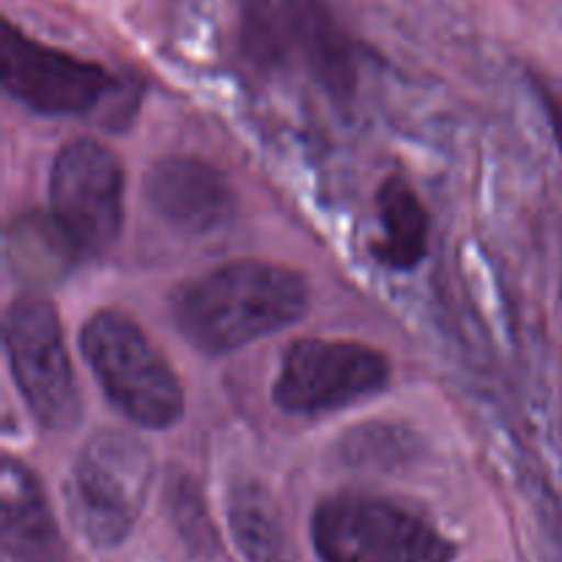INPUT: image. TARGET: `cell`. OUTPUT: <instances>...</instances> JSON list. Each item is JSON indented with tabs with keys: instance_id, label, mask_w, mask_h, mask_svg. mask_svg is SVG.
I'll return each mask as SVG.
<instances>
[{
	"instance_id": "277c9868",
	"label": "cell",
	"mask_w": 562,
	"mask_h": 562,
	"mask_svg": "<svg viewBox=\"0 0 562 562\" xmlns=\"http://www.w3.org/2000/svg\"><path fill=\"white\" fill-rule=\"evenodd\" d=\"M322 562H453L456 543L415 510L371 494L324 499L311 521Z\"/></svg>"
},
{
	"instance_id": "3957f363",
	"label": "cell",
	"mask_w": 562,
	"mask_h": 562,
	"mask_svg": "<svg viewBox=\"0 0 562 562\" xmlns=\"http://www.w3.org/2000/svg\"><path fill=\"white\" fill-rule=\"evenodd\" d=\"M151 481L154 459L146 442L121 431L93 434L64 483L71 525L93 547H119L146 505Z\"/></svg>"
},
{
	"instance_id": "5b68a950",
	"label": "cell",
	"mask_w": 562,
	"mask_h": 562,
	"mask_svg": "<svg viewBox=\"0 0 562 562\" xmlns=\"http://www.w3.org/2000/svg\"><path fill=\"white\" fill-rule=\"evenodd\" d=\"M3 344L11 376L38 426L71 431L82 417V398L55 307L38 294L16 296L5 311Z\"/></svg>"
},
{
	"instance_id": "8fae6325",
	"label": "cell",
	"mask_w": 562,
	"mask_h": 562,
	"mask_svg": "<svg viewBox=\"0 0 562 562\" xmlns=\"http://www.w3.org/2000/svg\"><path fill=\"white\" fill-rule=\"evenodd\" d=\"M0 486L5 554L16 562H69V549L38 477L22 461L5 456Z\"/></svg>"
},
{
	"instance_id": "7c38bea8",
	"label": "cell",
	"mask_w": 562,
	"mask_h": 562,
	"mask_svg": "<svg viewBox=\"0 0 562 562\" xmlns=\"http://www.w3.org/2000/svg\"><path fill=\"white\" fill-rule=\"evenodd\" d=\"M376 212L382 236L373 241V252L384 267L395 272H409L428 252V212L420 195L404 176L393 173L382 181L376 192Z\"/></svg>"
},
{
	"instance_id": "9a60e30c",
	"label": "cell",
	"mask_w": 562,
	"mask_h": 562,
	"mask_svg": "<svg viewBox=\"0 0 562 562\" xmlns=\"http://www.w3.org/2000/svg\"><path fill=\"white\" fill-rule=\"evenodd\" d=\"M530 77H532V88H536L538 99H541L543 104V113H547L549 124H552L554 140H558L562 151V88L554 80H549V77L536 75V71H532Z\"/></svg>"
},
{
	"instance_id": "6da1fadb",
	"label": "cell",
	"mask_w": 562,
	"mask_h": 562,
	"mask_svg": "<svg viewBox=\"0 0 562 562\" xmlns=\"http://www.w3.org/2000/svg\"><path fill=\"white\" fill-rule=\"evenodd\" d=\"M311 291L300 272L269 261H234L181 285L173 296L179 333L203 355H228L300 322Z\"/></svg>"
},
{
	"instance_id": "4fadbf2b",
	"label": "cell",
	"mask_w": 562,
	"mask_h": 562,
	"mask_svg": "<svg viewBox=\"0 0 562 562\" xmlns=\"http://www.w3.org/2000/svg\"><path fill=\"white\" fill-rule=\"evenodd\" d=\"M228 530L245 562H300L283 510L258 483L231 488Z\"/></svg>"
},
{
	"instance_id": "52a82bcc",
	"label": "cell",
	"mask_w": 562,
	"mask_h": 562,
	"mask_svg": "<svg viewBox=\"0 0 562 562\" xmlns=\"http://www.w3.org/2000/svg\"><path fill=\"white\" fill-rule=\"evenodd\" d=\"M49 209L80 256H102L124 228V168L93 137L66 143L49 170Z\"/></svg>"
},
{
	"instance_id": "5bb4252c",
	"label": "cell",
	"mask_w": 562,
	"mask_h": 562,
	"mask_svg": "<svg viewBox=\"0 0 562 562\" xmlns=\"http://www.w3.org/2000/svg\"><path fill=\"white\" fill-rule=\"evenodd\" d=\"M9 263L20 278L33 283H55L69 272L71 261L80 256L55 217L27 214L9 228Z\"/></svg>"
},
{
	"instance_id": "7a4b0ae2",
	"label": "cell",
	"mask_w": 562,
	"mask_h": 562,
	"mask_svg": "<svg viewBox=\"0 0 562 562\" xmlns=\"http://www.w3.org/2000/svg\"><path fill=\"white\" fill-rule=\"evenodd\" d=\"M82 357L110 404L140 428H170L184 415V390L140 324L121 311H97L80 333Z\"/></svg>"
},
{
	"instance_id": "30bf717a",
	"label": "cell",
	"mask_w": 562,
	"mask_h": 562,
	"mask_svg": "<svg viewBox=\"0 0 562 562\" xmlns=\"http://www.w3.org/2000/svg\"><path fill=\"white\" fill-rule=\"evenodd\" d=\"M143 192L154 212L190 236L212 234L236 214V192L223 170L190 154H173L148 168Z\"/></svg>"
},
{
	"instance_id": "ba28073f",
	"label": "cell",
	"mask_w": 562,
	"mask_h": 562,
	"mask_svg": "<svg viewBox=\"0 0 562 562\" xmlns=\"http://www.w3.org/2000/svg\"><path fill=\"white\" fill-rule=\"evenodd\" d=\"M245 38L261 64L296 53L335 99L346 102L355 93L351 42L322 0H256L247 9Z\"/></svg>"
},
{
	"instance_id": "8992f818",
	"label": "cell",
	"mask_w": 562,
	"mask_h": 562,
	"mask_svg": "<svg viewBox=\"0 0 562 562\" xmlns=\"http://www.w3.org/2000/svg\"><path fill=\"white\" fill-rule=\"evenodd\" d=\"M390 384L382 351L357 340L302 338L283 355L272 398L289 415H327L379 395Z\"/></svg>"
},
{
	"instance_id": "9c48e42d",
	"label": "cell",
	"mask_w": 562,
	"mask_h": 562,
	"mask_svg": "<svg viewBox=\"0 0 562 562\" xmlns=\"http://www.w3.org/2000/svg\"><path fill=\"white\" fill-rule=\"evenodd\" d=\"M0 77L11 97L44 115H86L115 88L104 66L33 42L11 25L0 38Z\"/></svg>"
}]
</instances>
